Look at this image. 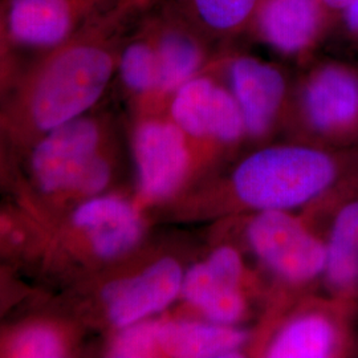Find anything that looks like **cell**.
Segmentation results:
<instances>
[{
  "label": "cell",
  "mask_w": 358,
  "mask_h": 358,
  "mask_svg": "<svg viewBox=\"0 0 358 358\" xmlns=\"http://www.w3.org/2000/svg\"><path fill=\"white\" fill-rule=\"evenodd\" d=\"M356 185L358 150L282 137L244 150L196 180L159 215L180 223L262 211L313 215Z\"/></svg>",
  "instance_id": "6da1fadb"
},
{
  "label": "cell",
  "mask_w": 358,
  "mask_h": 358,
  "mask_svg": "<svg viewBox=\"0 0 358 358\" xmlns=\"http://www.w3.org/2000/svg\"><path fill=\"white\" fill-rule=\"evenodd\" d=\"M142 11L120 0L75 36L38 53L0 101V133L29 148L92 112L115 78L122 43Z\"/></svg>",
  "instance_id": "7a4b0ae2"
},
{
  "label": "cell",
  "mask_w": 358,
  "mask_h": 358,
  "mask_svg": "<svg viewBox=\"0 0 358 358\" xmlns=\"http://www.w3.org/2000/svg\"><path fill=\"white\" fill-rule=\"evenodd\" d=\"M213 231L242 247L266 282L267 296L252 333L260 332L301 297L322 291L327 247L300 213L262 211L224 217Z\"/></svg>",
  "instance_id": "3957f363"
},
{
  "label": "cell",
  "mask_w": 358,
  "mask_h": 358,
  "mask_svg": "<svg viewBox=\"0 0 358 358\" xmlns=\"http://www.w3.org/2000/svg\"><path fill=\"white\" fill-rule=\"evenodd\" d=\"M149 215L133 194L112 190L83 201L47 224L41 262L59 273L90 278L148 243Z\"/></svg>",
  "instance_id": "277c9868"
},
{
  "label": "cell",
  "mask_w": 358,
  "mask_h": 358,
  "mask_svg": "<svg viewBox=\"0 0 358 358\" xmlns=\"http://www.w3.org/2000/svg\"><path fill=\"white\" fill-rule=\"evenodd\" d=\"M192 257L182 247L145 244L88 278L85 313L108 334L165 313L178 301Z\"/></svg>",
  "instance_id": "5b68a950"
},
{
  "label": "cell",
  "mask_w": 358,
  "mask_h": 358,
  "mask_svg": "<svg viewBox=\"0 0 358 358\" xmlns=\"http://www.w3.org/2000/svg\"><path fill=\"white\" fill-rule=\"evenodd\" d=\"M266 296V282L242 247L211 232L203 254L189 263L178 301L171 309L217 325L244 327L257 309L262 312Z\"/></svg>",
  "instance_id": "8992f818"
},
{
  "label": "cell",
  "mask_w": 358,
  "mask_h": 358,
  "mask_svg": "<svg viewBox=\"0 0 358 358\" xmlns=\"http://www.w3.org/2000/svg\"><path fill=\"white\" fill-rule=\"evenodd\" d=\"M115 142L110 115L90 112L29 146L28 183L22 205L47 226L71 206L77 182L93 158Z\"/></svg>",
  "instance_id": "52a82bcc"
},
{
  "label": "cell",
  "mask_w": 358,
  "mask_h": 358,
  "mask_svg": "<svg viewBox=\"0 0 358 358\" xmlns=\"http://www.w3.org/2000/svg\"><path fill=\"white\" fill-rule=\"evenodd\" d=\"M282 137L358 150V66L336 59L301 66Z\"/></svg>",
  "instance_id": "ba28073f"
},
{
  "label": "cell",
  "mask_w": 358,
  "mask_h": 358,
  "mask_svg": "<svg viewBox=\"0 0 358 358\" xmlns=\"http://www.w3.org/2000/svg\"><path fill=\"white\" fill-rule=\"evenodd\" d=\"M358 304L325 294L297 300L260 332L247 357L349 358L358 356Z\"/></svg>",
  "instance_id": "9c48e42d"
},
{
  "label": "cell",
  "mask_w": 358,
  "mask_h": 358,
  "mask_svg": "<svg viewBox=\"0 0 358 358\" xmlns=\"http://www.w3.org/2000/svg\"><path fill=\"white\" fill-rule=\"evenodd\" d=\"M130 152L134 198L149 214L161 213L205 176L192 142L165 112L133 113Z\"/></svg>",
  "instance_id": "30bf717a"
},
{
  "label": "cell",
  "mask_w": 358,
  "mask_h": 358,
  "mask_svg": "<svg viewBox=\"0 0 358 358\" xmlns=\"http://www.w3.org/2000/svg\"><path fill=\"white\" fill-rule=\"evenodd\" d=\"M166 113L192 142L205 176L248 149L243 115L229 87L210 65L173 93Z\"/></svg>",
  "instance_id": "8fae6325"
},
{
  "label": "cell",
  "mask_w": 358,
  "mask_h": 358,
  "mask_svg": "<svg viewBox=\"0 0 358 358\" xmlns=\"http://www.w3.org/2000/svg\"><path fill=\"white\" fill-rule=\"evenodd\" d=\"M210 66L231 90L243 115L248 149L282 137L294 77L276 63L232 45L217 50Z\"/></svg>",
  "instance_id": "7c38bea8"
},
{
  "label": "cell",
  "mask_w": 358,
  "mask_h": 358,
  "mask_svg": "<svg viewBox=\"0 0 358 358\" xmlns=\"http://www.w3.org/2000/svg\"><path fill=\"white\" fill-rule=\"evenodd\" d=\"M337 20L321 0H260L248 35L269 51L304 66Z\"/></svg>",
  "instance_id": "4fadbf2b"
},
{
  "label": "cell",
  "mask_w": 358,
  "mask_h": 358,
  "mask_svg": "<svg viewBox=\"0 0 358 358\" xmlns=\"http://www.w3.org/2000/svg\"><path fill=\"white\" fill-rule=\"evenodd\" d=\"M145 13L159 63V100L166 110L173 93L213 62L217 47L170 1L155 0Z\"/></svg>",
  "instance_id": "5bb4252c"
},
{
  "label": "cell",
  "mask_w": 358,
  "mask_h": 358,
  "mask_svg": "<svg viewBox=\"0 0 358 358\" xmlns=\"http://www.w3.org/2000/svg\"><path fill=\"white\" fill-rule=\"evenodd\" d=\"M120 0H3L13 44L36 53L75 36Z\"/></svg>",
  "instance_id": "9a60e30c"
},
{
  "label": "cell",
  "mask_w": 358,
  "mask_h": 358,
  "mask_svg": "<svg viewBox=\"0 0 358 358\" xmlns=\"http://www.w3.org/2000/svg\"><path fill=\"white\" fill-rule=\"evenodd\" d=\"M306 217L325 241L322 291L358 304V185Z\"/></svg>",
  "instance_id": "2e32d148"
},
{
  "label": "cell",
  "mask_w": 358,
  "mask_h": 358,
  "mask_svg": "<svg viewBox=\"0 0 358 358\" xmlns=\"http://www.w3.org/2000/svg\"><path fill=\"white\" fill-rule=\"evenodd\" d=\"M252 328L226 327L179 315L154 317V358L247 357Z\"/></svg>",
  "instance_id": "e0dca14e"
},
{
  "label": "cell",
  "mask_w": 358,
  "mask_h": 358,
  "mask_svg": "<svg viewBox=\"0 0 358 358\" xmlns=\"http://www.w3.org/2000/svg\"><path fill=\"white\" fill-rule=\"evenodd\" d=\"M128 97L131 115L165 112L159 100V63L153 32L145 10L122 43L117 73Z\"/></svg>",
  "instance_id": "ac0fdd59"
},
{
  "label": "cell",
  "mask_w": 358,
  "mask_h": 358,
  "mask_svg": "<svg viewBox=\"0 0 358 358\" xmlns=\"http://www.w3.org/2000/svg\"><path fill=\"white\" fill-rule=\"evenodd\" d=\"M81 344L78 325L64 317L41 315L0 331V358H65Z\"/></svg>",
  "instance_id": "d6986e66"
},
{
  "label": "cell",
  "mask_w": 358,
  "mask_h": 358,
  "mask_svg": "<svg viewBox=\"0 0 358 358\" xmlns=\"http://www.w3.org/2000/svg\"><path fill=\"white\" fill-rule=\"evenodd\" d=\"M217 47L248 34L260 0H170Z\"/></svg>",
  "instance_id": "ffe728a7"
},
{
  "label": "cell",
  "mask_w": 358,
  "mask_h": 358,
  "mask_svg": "<svg viewBox=\"0 0 358 358\" xmlns=\"http://www.w3.org/2000/svg\"><path fill=\"white\" fill-rule=\"evenodd\" d=\"M45 239L47 230L44 224L27 207H0L1 257L41 260Z\"/></svg>",
  "instance_id": "44dd1931"
},
{
  "label": "cell",
  "mask_w": 358,
  "mask_h": 358,
  "mask_svg": "<svg viewBox=\"0 0 358 358\" xmlns=\"http://www.w3.org/2000/svg\"><path fill=\"white\" fill-rule=\"evenodd\" d=\"M19 52L10 35L3 0H0V101L8 96L23 69Z\"/></svg>",
  "instance_id": "7402d4cb"
},
{
  "label": "cell",
  "mask_w": 358,
  "mask_h": 358,
  "mask_svg": "<svg viewBox=\"0 0 358 358\" xmlns=\"http://www.w3.org/2000/svg\"><path fill=\"white\" fill-rule=\"evenodd\" d=\"M337 24L344 27L349 36L358 41V0H353L350 7L340 16Z\"/></svg>",
  "instance_id": "603a6c76"
},
{
  "label": "cell",
  "mask_w": 358,
  "mask_h": 358,
  "mask_svg": "<svg viewBox=\"0 0 358 358\" xmlns=\"http://www.w3.org/2000/svg\"><path fill=\"white\" fill-rule=\"evenodd\" d=\"M13 289L8 285V282L3 278V273L0 271V316L3 312L10 306V300H13Z\"/></svg>",
  "instance_id": "cb8c5ba5"
},
{
  "label": "cell",
  "mask_w": 358,
  "mask_h": 358,
  "mask_svg": "<svg viewBox=\"0 0 358 358\" xmlns=\"http://www.w3.org/2000/svg\"><path fill=\"white\" fill-rule=\"evenodd\" d=\"M321 3L333 13L336 20L338 22L340 16L350 7L353 0H321Z\"/></svg>",
  "instance_id": "d4e9b609"
},
{
  "label": "cell",
  "mask_w": 358,
  "mask_h": 358,
  "mask_svg": "<svg viewBox=\"0 0 358 358\" xmlns=\"http://www.w3.org/2000/svg\"><path fill=\"white\" fill-rule=\"evenodd\" d=\"M125 1L134 4L136 7H138V8H141V10H146L155 0H125Z\"/></svg>",
  "instance_id": "484cf974"
},
{
  "label": "cell",
  "mask_w": 358,
  "mask_h": 358,
  "mask_svg": "<svg viewBox=\"0 0 358 358\" xmlns=\"http://www.w3.org/2000/svg\"><path fill=\"white\" fill-rule=\"evenodd\" d=\"M0 166H1V153H0Z\"/></svg>",
  "instance_id": "4316f807"
},
{
  "label": "cell",
  "mask_w": 358,
  "mask_h": 358,
  "mask_svg": "<svg viewBox=\"0 0 358 358\" xmlns=\"http://www.w3.org/2000/svg\"><path fill=\"white\" fill-rule=\"evenodd\" d=\"M0 257H1V256H0Z\"/></svg>",
  "instance_id": "83f0119b"
}]
</instances>
